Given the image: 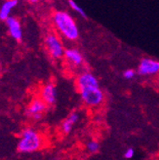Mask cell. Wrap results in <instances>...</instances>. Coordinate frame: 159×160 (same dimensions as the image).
I'll return each instance as SVG.
<instances>
[{
	"label": "cell",
	"mask_w": 159,
	"mask_h": 160,
	"mask_svg": "<svg viewBox=\"0 0 159 160\" xmlns=\"http://www.w3.org/2000/svg\"><path fill=\"white\" fill-rule=\"evenodd\" d=\"M53 22L59 32L67 40L74 41L79 36V29L74 19L66 11H56L53 14Z\"/></svg>",
	"instance_id": "obj_1"
},
{
	"label": "cell",
	"mask_w": 159,
	"mask_h": 160,
	"mask_svg": "<svg viewBox=\"0 0 159 160\" xmlns=\"http://www.w3.org/2000/svg\"><path fill=\"white\" fill-rule=\"evenodd\" d=\"M42 146V138L32 128L23 130L18 142V150L22 153H31L38 150Z\"/></svg>",
	"instance_id": "obj_2"
},
{
	"label": "cell",
	"mask_w": 159,
	"mask_h": 160,
	"mask_svg": "<svg viewBox=\"0 0 159 160\" xmlns=\"http://www.w3.org/2000/svg\"><path fill=\"white\" fill-rule=\"evenodd\" d=\"M79 93L85 105L89 107H98L104 102L105 95L99 84L79 86Z\"/></svg>",
	"instance_id": "obj_3"
},
{
	"label": "cell",
	"mask_w": 159,
	"mask_h": 160,
	"mask_svg": "<svg viewBox=\"0 0 159 160\" xmlns=\"http://www.w3.org/2000/svg\"><path fill=\"white\" fill-rule=\"evenodd\" d=\"M44 43L46 49L53 59H61L65 55V49L60 38L55 33H48L45 36Z\"/></svg>",
	"instance_id": "obj_4"
},
{
	"label": "cell",
	"mask_w": 159,
	"mask_h": 160,
	"mask_svg": "<svg viewBox=\"0 0 159 160\" xmlns=\"http://www.w3.org/2000/svg\"><path fill=\"white\" fill-rule=\"evenodd\" d=\"M46 108L47 105L41 99H34L29 102V105L27 108V115L29 118L38 120L42 117L46 111Z\"/></svg>",
	"instance_id": "obj_5"
},
{
	"label": "cell",
	"mask_w": 159,
	"mask_h": 160,
	"mask_svg": "<svg viewBox=\"0 0 159 160\" xmlns=\"http://www.w3.org/2000/svg\"><path fill=\"white\" fill-rule=\"evenodd\" d=\"M159 72V62L152 59H142L138 68L140 75H152Z\"/></svg>",
	"instance_id": "obj_6"
},
{
	"label": "cell",
	"mask_w": 159,
	"mask_h": 160,
	"mask_svg": "<svg viewBox=\"0 0 159 160\" xmlns=\"http://www.w3.org/2000/svg\"><path fill=\"white\" fill-rule=\"evenodd\" d=\"M46 105L53 106L57 101V89L53 83H47L41 90V98Z\"/></svg>",
	"instance_id": "obj_7"
},
{
	"label": "cell",
	"mask_w": 159,
	"mask_h": 160,
	"mask_svg": "<svg viewBox=\"0 0 159 160\" xmlns=\"http://www.w3.org/2000/svg\"><path fill=\"white\" fill-rule=\"evenodd\" d=\"M5 22L11 37L17 41H21L22 38V30L20 21L15 17H10Z\"/></svg>",
	"instance_id": "obj_8"
},
{
	"label": "cell",
	"mask_w": 159,
	"mask_h": 160,
	"mask_svg": "<svg viewBox=\"0 0 159 160\" xmlns=\"http://www.w3.org/2000/svg\"><path fill=\"white\" fill-rule=\"evenodd\" d=\"M63 57L66 60L74 67H79L83 63V57L81 53L77 49H73V48H69V49L65 50V55Z\"/></svg>",
	"instance_id": "obj_9"
},
{
	"label": "cell",
	"mask_w": 159,
	"mask_h": 160,
	"mask_svg": "<svg viewBox=\"0 0 159 160\" xmlns=\"http://www.w3.org/2000/svg\"><path fill=\"white\" fill-rule=\"evenodd\" d=\"M79 117H80V115H79V113L76 112V111L71 112L65 119V121H63L62 124V132L65 133V134H69L71 132V130H72L74 124L79 120Z\"/></svg>",
	"instance_id": "obj_10"
},
{
	"label": "cell",
	"mask_w": 159,
	"mask_h": 160,
	"mask_svg": "<svg viewBox=\"0 0 159 160\" xmlns=\"http://www.w3.org/2000/svg\"><path fill=\"white\" fill-rule=\"evenodd\" d=\"M18 5V1L17 0H8V1H5L1 7H0V20L2 21H7L11 16V11L13 10V8Z\"/></svg>",
	"instance_id": "obj_11"
},
{
	"label": "cell",
	"mask_w": 159,
	"mask_h": 160,
	"mask_svg": "<svg viewBox=\"0 0 159 160\" xmlns=\"http://www.w3.org/2000/svg\"><path fill=\"white\" fill-rule=\"evenodd\" d=\"M68 4H69V6H70V8L72 9L73 11H75L76 13H78L79 15L81 16V17H83V18H87V15H86V13H85V11L82 9V8L79 6L76 2H74L73 0H69L68 1Z\"/></svg>",
	"instance_id": "obj_12"
},
{
	"label": "cell",
	"mask_w": 159,
	"mask_h": 160,
	"mask_svg": "<svg viewBox=\"0 0 159 160\" xmlns=\"http://www.w3.org/2000/svg\"><path fill=\"white\" fill-rule=\"evenodd\" d=\"M87 149H88V151L91 153L98 152L100 149V143L96 141H90L87 143Z\"/></svg>",
	"instance_id": "obj_13"
},
{
	"label": "cell",
	"mask_w": 159,
	"mask_h": 160,
	"mask_svg": "<svg viewBox=\"0 0 159 160\" xmlns=\"http://www.w3.org/2000/svg\"><path fill=\"white\" fill-rule=\"evenodd\" d=\"M135 75H136V72H135V70H133V69H127L123 72V76L126 79H132V78H134Z\"/></svg>",
	"instance_id": "obj_14"
},
{
	"label": "cell",
	"mask_w": 159,
	"mask_h": 160,
	"mask_svg": "<svg viewBox=\"0 0 159 160\" xmlns=\"http://www.w3.org/2000/svg\"><path fill=\"white\" fill-rule=\"evenodd\" d=\"M134 154H135L134 149L133 148H128V149H126V151L124 152V157L126 159H131V158H133Z\"/></svg>",
	"instance_id": "obj_15"
}]
</instances>
